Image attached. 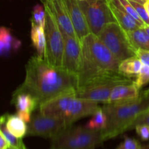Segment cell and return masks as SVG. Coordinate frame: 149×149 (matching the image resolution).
Instances as JSON below:
<instances>
[{
  "label": "cell",
  "mask_w": 149,
  "mask_h": 149,
  "mask_svg": "<svg viewBox=\"0 0 149 149\" xmlns=\"http://www.w3.org/2000/svg\"><path fill=\"white\" fill-rule=\"evenodd\" d=\"M77 87L78 76L68 72L62 67L49 65L43 57L34 55L26 65L24 81L13 95H31L39 108L51 99L76 91Z\"/></svg>",
  "instance_id": "1"
},
{
  "label": "cell",
  "mask_w": 149,
  "mask_h": 149,
  "mask_svg": "<svg viewBox=\"0 0 149 149\" xmlns=\"http://www.w3.org/2000/svg\"><path fill=\"white\" fill-rule=\"evenodd\" d=\"M81 63L78 74V87L109 81L132 82L119 72L120 61L99 39L90 33L81 41ZM77 87V88H78Z\"/></svg>",
  "instance_id": "2"
},
{
  "label": "cell",
  "mask_w": 149,
  "mask_h": 149,
  "mask_svg": "<svg viewBox=\"0 0 149 149\" xmlns=\"http://www.w3.org/2000/svg\"><path fill=\"white\" fill-rule=\"evenodd\" d=\"M107 124L102 130L103 141L112 139L129 130L135 119L149 109V96L141 92L138 98L123 103L106 104L102 107Z\"/></svg>",
  "instance_id": "3"
},
{
  "label": "cell",
  "mask_w": 149,
  "mask_h": 149,
  "mask_svg": "<svg viewBox=\"0 0 149 149\" xmlns=\"http://www.w3.org/2000/svg\"><path fill=\"white\" fill-rule=\"evenodd\" d=\"M75 93H65L48 100L39 106V112L44 115L61 118L68 127L79 119L92 116L99 108L98 103L77 97Z\"/></svg>",
  "instance_id": "4"
},
{
  "label": "cell",
  "mask_w": 149,
  "mask_h": 149,
  "mask_svg": "<svg viewBox=\"0 0 149 149\" xmlns=\"http://www.w3.org/2000/svg\"><path fill=\"white\" fill-rule=\"evenodd\" d=\"M44 5V4H43ZM45 10V49L44 58L49 65L62 67L64 52L63 35L56 20L46 5Z\"/></svg>",
  "instance_id": "5"
},
{
  "label": "cell",
  "mask_w": 149,
  "mask_h": 149,
  "mask_svg": "<svg viewBox=\"0 0 149 149\" xmlns=\"http://www.w3.org/2000/svg\"><path fill=\"white\" fill-rule=\"evenodd\" d=\"M97 36L119 61L136 56V49L131 45L127 32L116 22L105 25Z\"/></svg>",
  "instance_id": "6"
},
{
  "label": "cell",
  "mask_w": 149,
  "mask_h": 149,
  "mask_svg": "<svg viewBox=\"0 0 149 149\" xmlns=\"http://www.w3.org/2000/svg\"><path fill=\"white\" fill-rule=\"evenodd\" d=\"M79 3L90 32L96 36L105 25L116 22L108 5V0H84L79 1Z\"/></svg>",
  "instance_id": "7"
},
{
  "label": "cell",
  "mask_w": 149,
  "mask_h": 149,
  "mask_svg": "<svg viewBox=\"0 0 149 149\" xmlns=\"http://www.w3.org/2000/svg\"><path fill=\"white\" fill-rule=\"evenodd\" d=\"M27 127L26 135L50 139L68 128L65 121L61 118L44 115L40 112L32 116Z\"/></svg>",
  "instance_id": "8"
},
{
  "label": "cell",
  "mask_w": 149,
  "mask_h": 149,
  "mask_svg": "<svg viewBox=\"0 0 149 149\" xmlns=\"http://www.w3.org/2000/svg\"><path fill=\"white\" fill-rule=\"evenodd\" d=\"M64 38V52L62 68L78 76L81 63V44L77 38L63 33Z\"/></svg>",
  "instance_id": "9"
},
{
  "label": "cell",
  "mask_w": 149,
  "mask_h": 149,
  "mask_svg": "<svg viewBox=\"0 0 149 149\" xmlns=\"http://www.w3.org/2000/svg\"><path fill=\"white\" fill-rule=\"evenodd\" d=\"M122 83L131 82L109 81L91 84V85L86 86V87H78L76 90V96L80 97V98L94 100L97 103L102 102V103L106 104L113 87L117 84H122Z\"/></svg>",
  "instance_id": "10"
},
{
  "label": "cell",
  "mask_w": 149,
  "mask_h": 149,
  "mask_svg": "<svg viewBox=\"0 0 149 149\" xmlns=\"http://www.w3.org/2000/svg\"><path fill=\"white\" fill-rule=\"evenodd\" d=\"M65 6L68 16L76 32L77 38L81 43L85 36L90 32L85 16L81 10L78 0H63Z\"/></svg>",
  "instance_id": "11"
},
{
  "label": "cell",
  "mask_w": 149,
  "mask_h": 149,
  "mask_svg": "<svg viewBox=\"0 0 149 149\" xmlns=\"http://www.w3.org/2000/svg\"><path fill=\"white\" fill-rule=\"evenodd\" d=\"M41 1L44 5H46L49 8L52 14L53 15L61 31L73 37L77 38L63 1V0H41Z\"/></svg>",
  "instance_id": "12"
},
{
  "label": "cell",
  "mask_w": 149,
  "mask_h": 149,
  "mask_svg": "<svg viewBox=\"0 0 149 149\" xmlns=\"http://www.w3.org/2000/svg\"><path fill=\"white\" fill-rule=\"evenodd\" d=\"M80 149H95L104 142L102 130H92L86 127H73Z\"/></svg>",
  "instance_id": "13"
},
{
  "label": "cell",
  "mask_w": 149,
  "mask_h": 149,
  "mask_svg": "<svg viewBox=\"0 0 149 149\" xmlns=\"http://www.w3.org/2000/svg\"><path fill=\"white\" fill-rule=\"evenodd\" d=\"M140 95V89L134 81L131 83H122L113 87L106 104L130 101L138 98Z\"/></svg>",
  "instance_id": "14"
},
{
  "label": "cell",
  "mask_w": 149,
  "mask_h": 149,
  "mask_svg": "<svg viewBox=\"0 0 149 149\" xmlns=\"http://www.w3.org/2000/svg\"><path fill=\"white\" fill-rule=\"evenodd\" d=\"M108 5L115 21L126 32L142 28L127 13L119 0H108Z\"/></svg>",
  "instance_id": "15"
},
{
  "label": "cell",
  "mask_w": 149,
  "mask_h": 149,
  "mask_svg": "<svg viewBox=\"0 0 149 149\" xmlns=\"http://www.w3.org/2000/svg\"><path fill=\"white\" fill-rule=\"evenodd\" d=\"M12 103L15 106L17 116L26 123H29L31 121L32 112L36 109H39L35 99L27 93L13 95Z\"/></svg>",
  "instance_id": "16"
},
{
  "label": "cell",
  "mask_w": 149,
  "mask_h": 149,
  "mask_svg": "<svg viewBox=\"0 0 149 149\" xmlns=\"http://www.w3.org/2000/svg\"><path fill=\"white\" fill-rule=\"evenodd\" d=\"M52 147L59 149H80L73 127L66 128L52 138Z\"/></svg>",
  "instance_id": "17"
},
{
  "label": "cell",
  "mask_w": 149,
  "mask_h": 149,
  "mask_svg": "<svg viewBox=\"0 0 149 149\" xmlns=\"http://www.w3.org/2000/svg\"><path fill=\"white\" fill-rule=\"evenodd\" d=\"M20 42L12 35L7 28L0 27V56L7 55L12 51H16L20 47Z\"/></svg>",
  "instance_id": "18"
},
{
  "label": "cell",
  "mask_w": 149,
  "mask_h": 149,
  "mask_svg": "<svg viewBox=\"0 0 149 149\" xmlns=\"http://www.w3.org/2000/svg\"><path fill=\"white\" fill-rule=\"evenodd\" d=\"M143 65V63L138 57H131L121 61L119 66V72L125 77L131 79L132 77H137Z\"/></svg>",
  "instance_id": "19"
},
{
  "label": "cell",
  "mask_w": 149,
  "mask_h": 149,
  "mask_svg": "<svg viewBox=\"0 0 149 149\" xmlns=\"http://www.w3.org/2000/svg\"><path fill=\"white\" fill-rule=\"evenodd\" d=\"M5 126L12 135L18 138H23L27 134V125L17 114L7 115Z\"/></svg>",
  "instance_id": "20"
},
{
  "label": "cell",
  "mask_w": 149,
  "mask_h": 149,
  "mask_svg": "<svg viewBox=\"0 0 149 149\" xmlns=\"http://www.w3.org/2000/svg\"><path fill=\"white\" fill-rule=\"evenodd\" d=\"M127 37L135 49L149 50V36L143 28L127 32Z\"/></svg>",
  "instance_id": "21"
},
{
  "label": "cell",
  "mask_w": 149,
  "mask_h": 149,
  "mask_svg": "<svg viewBox=\"0 0 149 149\" xmlns=\"http://www.w3.org/2000/svg\"><path fill=\"white\" fill-rule=\"evenodd\" d=\"M31 39L33 47L37 51V55L44 58L45 49V29L42 26L31 23Z\"/></svg>",
  "instance_id": "22"
},
{
  "label": "cell",
  "mask_w": 149,
  "mask_h": 149,
  "mask_svg": "<svg viewBox=\"0 0 149 149\" xmlns=\"http://www.w3.org/2000/svg\"><path fill=\"white\" fill-rule=\"evenodd\" d=\"M92 116L93 118L86 125V127L97 130H102L106 128L107 118L102 108L99 107Z\"/></svg>",
  "instance_id": "23"
},
{
  "label": "cell",
  "mask_w": 149,
  "mask_h": 149,
  "mask_svg": "<svg viewBox=\"0 0 149 149\" xmlns=\"http://www.w3.org/2000/svg\"><path fill=\"white\" fill-rule=\"evenodd\" d=\"M45 10L40 4L34 6L32 11V17L31 19V23L45 28Z\"/></svg>",
  "instance_id": "24"
},
{
  "label": "cell",
  "mask_w": 149,
  "mask_h": 149,
  "mask_svg": "<svg viewBox=\"0 0 149 149\" xmlns=\"http://www.w3.org/2000/svg\"><path fill=\"white\" fill-rule=\"evenodd\" d=\"M119 1H120V3L122 4V5L123 6L125 10L127 11V13L128 14H129L138 23V24L141 27L143 28L144 26H146L145 23H144L143 21L141 20L140 16L138 15V13H137L136 10H135V9L134 8L133 6L131 4V3L130 2L129 0H119Z\"/></svg>",
  "instance_id": "25"
},
{
  "label": "cell",
  "mask_w": 149,
  "mask_h": 149,
  "mask_svg": "<svg viewBox=\"0 0 149 149\" xmlns=\"http://www.w3.org/2000/svg\"><path fill=\"white\" fill-rule=\"evenodd\" d=\"M135 84L139 89L145 86L149 82V66L143 64L141 71L137 76L136 80L134 81Z\"/></svg>",
  "instance_id": "26"
},
{
  "label": "cell",
  "mask_w": 149,
  "mask_h": 149,
  "mask_svg": "<svg viewBox=\"0 0 149 149\" xmlns=\"http://www.w3.org/2000/svg\"><path fill=\"white\" fill-rule=\"evenodd\" d=\"M129 1L131 3V4L133 6L134 8L135 9L136 12L138 13V15L140 16L141 20L143 21V23H145L146 26H149V16L146 10L145 7H144V4H140V3L135 2V1H130V0Z\"/></svg>",
  "instance_id": "27"
},
{
  "label": "cell",
  "mask_w": 149,
  "mask_h": 149,
  "mask_svg": "<svg viewBox=\"0 0 149 149\" xmlns=\"http://www.w3.org/2000/svg\"><path fill=\"white\" fill-rule=\"evenodd\" d=\"M143 146L135 138H125L116 149H141Z\"/></svg>",
  "instance_id": "28"
},
{
  "label": "cell",
  "mask_w": 149,
  "mask_h": 149,
  "mask_svg": "<svg viewBox=\"0 0 149 149\" xmlns=\"http://www.w3.org/2000/svg\"><path fill=\"white\" fill-rule=\"evenodd\" d=\"M146 125L149 126V111L148 110L146 111L143 112V113H141L136 119H135L133 122L132 123V125H130V127H129L128 130H130L135 129V127L137 125Z\"/></svg>",
  "instance_id": "29"
},
{
  "label": "cell",
  "mask_w": 149,
  "mask_h": 149,
  "mask_svg": "<svg viewBox=\"0 0 149 149\" xmlns=\"http://www.w3.org/2000/svg\"><path fill=\"white\" fill-rule=\"evenodd\" d=\"M137 134L142 141H146L149 140V126L146 125H137L135 127Z\"/></svg>",
  "instance_id": "30"
},
{
  "label": "cell",
  "mask_w": 149,
  "mask_h": 149,
  "mask_svg": "<svg viewBox=\"0 0 149 149\" xmlns=\"http://www.w3.org/2000/svg\"><path fill=\"white\" fill-rule=\"evenodd\" d=\"M136 56L142 61L143 63L149 66V50L137 49Z\"/></svg>",
  "instance_id": "31"
},
{
  "label": "cell",
  "mask_w": 149,
  "mask_h": 149,
  "mask_svg": "<svg viewBox=\"0 0 149 149\" xmlns=\"http://www.w3.org/2000/svg\"><path fill=\"white\" fill-rule=\"evenodd\" d=\"M10 147V144L6 140L2 131L0 129V149H7Z\"/></svg>",
  "instance_id": "32"
},
{
  "label": "cell",
  "mask_w": 149,
  "mask_h": 149,
  "mask_svg": "<svg viewBox=\"0 0 149 149\" xmlns=\"http://www.w3.org/2000/svg\"><path fill=\"white\" fill-rule=\"evenodd\" d=\"M144 7H145L147 13H148V15L149 16V0H147L146 2L144 4Z\"/></svg>",
  "instance_id": "33"
},
{
  "label": "cell",
  "mask_w": 149,
  "mask_h": 149,
  "mask_svg": "<svg viewBox=\"0 0 149 149\" xmlns=\"http://www.w3.org/2000/svg\"><path fill=\"white\" fill-rule=\"evenodd\" d=\"M130 1H135V2L140 3V4H144L146 2L147 0H130Z\"/></svg>",
  "instance_id": "34"
},
{
  "label": "cell",
  "mask_w": 149,
  "mask_h": 149,
  "mask_svg": "<svg viewBox=\"0 0 149 149\" xmlns=\"http://www.w3.org/2000/svg\"><path fill=\"white\" fill-rule=\"evenodd\" d=\"M142 93H143L144 95H148V96H149V88L148 89V90H144V91H143Z\"/></svg>",
  "instance_id": "35"
},
{
  "label": "cell",
  "mask_w": 149,
  "mask_h": 149,
  "mask_svg": "<svg viewBox=\"0 0 149 149\" xmlns=\"http://www.w3.org/2000/svg\"><path fill=\"white\" fill-rule=\"evenodd\" d=\"M144 29H145V30L146 31L147 33H148V36H149V26H144Z\"/></svg>",
  "instance_id": "36"
},
{
  "label": "cell",
  "mask_w": 149,
  "mask_h": 149,
  "mask_svg": "<svg viewBox=\"0 0 149 149\" xmlns=\"http://www.w3.org/2000/svg\"><path fill=\"white\" fill-rule=\"evenodd\" d=\"M141 149H149V143L147 144V145L143 146L142 148H141Z\"/></svg>",
  "instance_id": "37"
},
{
  "label": "cell",
  "mask_w": 149,
  "mask_h": 149,
  "mask_svg": "<svg viewBox=\"0 0 149 149\" xmlns=\"http://www.w3.org/2000/svg\"><path fill=\"white\" fill-rule=\"evenodd\" d=\"M7 149H17V148H13V147H11V146H10V147H9V148H7Z\"/></svg>",
  "instance_id": "38"
},
{
  "label": "cell",
  "mask_w": 149,
  "mask_h": 149,
  "mask_svg": "<svg viewBox=\"0 0 149 149\" xmlns=\"http://www.w3.org/2000/svg\"><path fill=\"white\" fill-rule=\"evenodd\" d=\"M50 149H59V148H52V147H51Z\"/></svg>",
  "instance_id": "39"
},
{
  "label": "cell",
  "mask_w": 149,
  "mask_h": 149,
  "mask_svg": "<svg viewBox=\"0 0 149 149\" xmlns=\"http://www.w3.org/2000/svg\"><path fill=\"white\" fill-rule=\"evenodd\" d=\"M78 1H84V0H78Z\"/></svg>",
  "instance_id": "40"
},
{
  "label": "cell",
  "mask_w": 149,
  "mask_h": 149,
  "mask_svg": "<svg viewBox=\"0 0 149 149\" xmlns=\"http://www.w3.org/2000/svg\"><path fill=\"white\" fill-rule=\"evenodd\" d=\"M1 116H0V121H1Z\"/></svg>",
  "instance_id": "41"
},
{
  "label": "cell",
  "mask_w": 149,
  "mask_h": 149,
  "mask_svg": "<svg viewBox=\"0 0 149 149\" xmlns=\"http://www.w3.org/2000/svg\"><path fill=\"white\" fill-rule=\"evenodd\" d=\"M148 111H149V109H148Z\"/></svg>",
  "instance_id": "42"
}]
</instances>
